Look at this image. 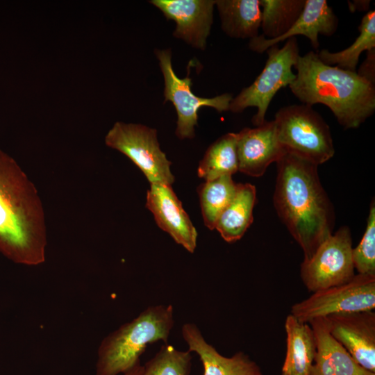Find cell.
<instances>
[{"label": "cell", "instance_id": "cell-6", "mask_svg": "<svg viewBox=\"0 0 375 375\" xmlns=\"http://www.w3.org/2000/svg\"><path fill=\"white\" fill-rule=\"evenodd\" d=\"M266 53L267 59L260 74L252 84L233 98L229 106V110L235 113L256 107L257 112L251 119L256 126L265 122L269 106L277 92L295 79L292 69L300 56L296 37L285 40L281 48L278 44L271 46Z\"/></svg>", "mask_w": 375, "mask_h": 375}, {"label": "cell", "instance_id": "cell-12", "mask_svg": "<svg viewBox=\"0 0 375 375\" xmlns=\"http://www.w3.org/2000/svg\"><path fill=\"white\" fill-rule=\"evenodd\" d=\"M176 23L174 36L194 48L205 49L213 17L215 1L152 0L149 1Z\"/></svg>", "mask_w": 375, "mask_h": 375}, {"label": "cell", "instance_id": "cell-14", "mask_svg": "<svg viewBox=\"0 0 375 375\" xmlns=\"http://www.w3.org/2000/svg\"><path fill=\"white\" fill-rule=\"evenodd\" d=\"M238 171L254 177L263 175L268 166L286 152L280 143L274 120L237 133Z\"/></svg>", "mask_w": 375, "mask_h": 375}, {"label": "cell", "instance_id": "cell-7", "mask_svg": "<svg viewBox=\"0 0 375 375\" xmlns=\"http://www.w3.org/2000/svg\"><path fill=\"white\" fill-rule=\"evenodd\" d=\"M375 275L357 274L349 282L312 292L291 307L290 314L299 322L330 315L374 310Z\"/></svg>", "mask_w": 375, "mask_h": 375}, {"label": "cell", "instance_id": "cell-23", "mask_svg": "<svg viewBox=\"0 0 375 375\" xmlns=\"http://www.w3.org/2000/svg\"><path fill=\"white\" fill-rule=\"evenodd\" d=\"M306 0H260L262 35L274 40L284 35L301 15Z\"/></svg>", "mask_w": 375, "mask_h": 375}, {"label": "cell", "instance_id": "cell-25", "mask_svg": "<svg viewBox=\"0 0 375 375\" xmlns=\"http://www.w3.org/2000/svg\"><path fill=\"white\" fill-rule=\"evenodd\" d=\"M191 352L180 351L168 343L143 365V375H190Z\"/></svg>", "mask_w": 375, "mask_h": 375}, {"label": "cell", "instance_id": "cell-9", "mask_svg": "<svg viewBox=\"0 0 375 375\" xmlns=\"http://www.w3.org/2000/svg\"><path fill=\"white\" fill-rule=\"evenodd\" d=\"M349 228L341 227L328 237L300 267L301 278L310 292L339 285L355 276Z\"/></svg>", "mask_w": 375, "mask_h": 375}, {"label": "cell", "instance_id": "cell-18", "mask_svg": "<svg viewBox=\"0 0 375 375\" xmlns=\"http://www.w3.org/2000/svg\"><path fill=\"white\" fill-rule=\"evenodd\" d=\"M286 353L283 375H310L316 353L314 331L308 323L299 322L291 314L285 322Z\"/></svg>", "mask_w": 375, "mask_h": 375}, {"label": "cell", "instance_id": "cell-22", "mask_svg": "<svg viewBox=\"0 0 375 375\" xmlns=\"http://www.w3.org/2000/svg\"><path fill=\"white\" fill-rule=\"evenodd\" d=\"M358 30L359 35L351 45L338 52L322 49L317 53L319 59L326 65L356 72L361 53L375 49L374 10H369L363 16Z\"/></svg>", "mask_w": 375, "mask_h": 375}, {"label": "cell", "instance_id": "cell-11", "mask_svg": "<svg viewBox=\"0 0 375 375\" xmlns=\"http://www.w3.org/2000/svg\"><path fill=\"white\" fill-rule=\"evenodd\" d=\"M331 335L365 369L375 373L374 310L326 317Z\"/></svg>", "mask_w": 375, "mask_h": 375}, {"label": "cell", "instance_id": "cell-4", "mask_svg": "<svg viewBox=\"0 0 375 375\" xmlns=\"http://www.w3.org/2000/svg\"><path fill=\"white\" fill-rule=\"evenodd\" d=\"M174 324L172 305H152L105 337L97 350L95 375L124 374L138 363L148 344L167 343Z\"/></svg>", "mask_w": 375, "mask_h": 375}, {"label": "cell", "instance_id": "cell-27", "mask_svg": "<svg viewBox=\"0 0 375 375\" xmlns=\"http://www.w3.org/2000/svg\"><path fill=\"white\" fill-rule=\"evenodd\" d=\"M356 72L359 76L375 85V49L367 51L366 58Z\"/></svg>", "mask_w": 375, "mask_h": 375}, {"label": "cell", "instance_id": "cell-10", "mask_svg": "<svg viewBox=\"0 0 375 375\" xmlns=\"http://www.w3.org/2000/svg\"><path fill=\"white\" fill-rule=\"evenodd\" d=\"M164 78L165 102L170 101L177 113L176 135L181 139L194 137V127L197 125L198 110L202 106L215 108L218 112L229 110L233 99L231 94L224 93L212 98L196 96L191 90L192 79L187 76L178 78L172 64V53L169 49L156 50Z\"/></svg>", "mask_w": 375, "mask_h": 375}, {"label": "cell", "instance_id": "cell-21", "mask_svg": "<svg viewBox=\"0 0 375 375\" xmlns=\"http://www.w3.org/2000/svg\"><path fill=\"white\" fill-rule=\"evenodd\" d=\"M237 138V133H228L213 142L199 162L198 176L208 181L238 172Z\"/></svg>", "mask_w": 375, "mask_h": 375}, {"label": "cell", "instance_id": "cell-2", "mask_svg": "<svg viewBox=\"0 0 375 375\" xmlns=\"http://www.w3.org/2000/svg\"><path fill=\"white\" fill-rule=\"evenodd\" d=\"M47 233L42 203L15 160L0 149V252L36 266L46 259Z\"/></svg>", "mask_w": 375, "mask_h": 375}, {"label": "cell", "instance_id": "cell-28", "mask_svg": "<svg viewBox=\"0 0 375 375\" xmlns=\"http://www.w3.org/2000/svg\"><path fill=\"white\" fill-rule=\"evenodd\" d=\"M370 1H348L349 10L352 12L355 10L365 11L369 7Z\"/></svg>", "mask_w": 375, "mask_h": 375}, {"label": "cell", "instance_id": "cell-15", "mask_svg": "<svg viewBox=\"0 0 375 375\" xmlns=\"http://www.w3.org/2000/svg\"><path fill=\"white\" fill-rule=\"evenodd\" d=\"M338 26V19L326 1L306 0L301 15L284 35L274 40L258 35L250 40L249 47L253 51L262 53L271 46L300 35L306 37L317 51L319 47V35L332 36Z\"/></svg>", "mask_w": 375, "mask_h": 375}, {"label": "cell", "instance_id": "cell-5", "mask_svg": "<svg viewBox=\"0 0 375 375\" xmlns=\"http://www.w3.org/2000/svg\"><path fill=\"white\" fill-rule=\"evenodd\" d=\"M274 122L278 139L286 151L317 166L334 156L330 128L312 106L301 103L283 107Z\"/></svg>", "mask_w": 375, "mask_h": 375}, {"label": "cell", "instance_id": "cell-8", "mask_svg": "<svg viewBox=\"0 0 375 375\" xmlns=\"http://www.w3.org/2000/svg\"><path fill=\"white\" fill-rule=\"evenodd\" d=\"M105 144L128 157L150 184L173 183L171 162L160 148L156 129L139 124L117 122L106 135Z\"/></svg>", "mask_w": 375, "mask_h": 375}, {"label": "cell", "instance_id": "cell-29", "mask_svg": "<svg viewBox=\"0 0 375 375\" xmlns=\"http://www.w3.org/2000/svg\"><path fill=\"white\" fill-rule=\"evenodd\" d=\"M143 371L144 367L141 363L139 362L123 375H143Z\"/></svg>", "mask_w": 375, "mask_h": 375}, {"label": "cell", "instance_id": "cell-30", "mask_svg": "<svg viewBox=\"0 0 375 375\" xmlns=\"http://www.w3.org/2000/svg\"><path fill=\"white\" fill-rule=\"evenodd\" d=\"M281 375H283V374H281Z\"/></svg>", "mask_w": 375, "mask_h": 375}, {"label": "cell", "instance_id": "cell-17", "mask_svg": "<svg viewBox=\"0 0 375 375\" xmlns=\"http://www.w3.org/2000/svg\"><path fill=\"white\" fill-rule=\"evenodd\" d=\"M316 341V353L310 375H375L358 364L329 333L326 317L310 323Z\"/></svg>", "mask_w": 375, "mask_h": 375}, {"label": "cell", "instance_id": "cell-13", "mask_svg": "<svg viewBox=\"0 0 375 375\" xmlns=\"http://www.w3.org/2000/svg\"><path fill=\"white\" fill-rule=\"evenodd\" d=\"M146 206L152 212L159 228L169 233L177 244L188 251L194 252L197 230L172 185L150 184Z\"/></svg>", "mask_w": 375, "mask_h": 375}, {"label": "cell", "instance_id": "cell-16", "mask_svg": "<svg viewBox=\"0 0 375 375\" xmlns=\"http://www.w3.org/2000/svg\"><path fill=\"white\" fill-rule=\"evenodd\" d=\"M181 334L188 345V350L199 357L203 368V375H263L259 365L242 351L231 357L220 354L205 340L196 324H184Z\"/></svg>", "mask_w": 375, "mask_h": 375}, {"label": "cell", "instance_id": "cell-26", "mask_svg": "<svg viewBox=\"0 0 375 375\" xmlns=\"http://www.w3.org/2000/svg\"><path fill=\"white\" fill-rule=\"evenodd\" d=\"M353 262L358 274L375 275V206L371 203L365 232L353 249Z\"/></svg>", "mask_w": 375, "mask_h": 375}, {"label": "cell", "instance_id": "cell-20", "mask_svg": "<svg viewBox=\"0 0 375 375\" xmlns=\"http://www.w3.org/2000/svg\"><path fill=\"white\" fill-rule=\"evenodd\" d=\"M222 31L229 37L250 40L257 37L261 25L260 0L215 1Z\"/></svg>", "mask_w": 375, "mask_h": 375}, {"label": "cell", "instance_id": "cell-1", "mask_svg": "<svg viewBox=\"0 0 375 375\" xmlns=\"http://www.w3.org/2000/svg\"><path fill=\"white\" fill-rule=\"evenodd\" d=\"M276 163L274 205L307 260L332 235L333 209L320 183L317 165L288 151Z\"/></svg>", "mask_w": 375, "mask_h": 375}, {"label": "cell", "instance_id": "cell-24", "mask_svg": "<svg viewBox=\"0 0 375 375\" xmlns=\"http://www.w3.org/2000/svg\"><path fill=\"white\" fill-rule=\"evenodd\" d=\"M237 188L232 176L225 175L206 181L198 188L205 226L215 229L217 220L232 200Z\"/></svg>", "mask_w": 375, "mask_h": 375}, {"label": "cell", "instance_id": "cell-19", "mask_svg": "<svg viewBox=\"0 0 375 375\" xmlns=\"http://www.w3.org/2000/svg\"><path fill=\"white\" fill-rule=\"evenodd\" d=\"M256 191L250 183H237L235 193L218 217L216 229L227 242L240 240L253 222Z\"/></svg>", "mask_w": 375, "mask_h": 375}, {"label": "cell", "instance_id": "cell-3", "mask_svg": "<svg viewBox=\"0 0 375 375\" xmlns=\"http://www.w3.org/2000/svg\"><path fill=\"white\" fill-rule=\"evenodd\" d=\"M289 85L302 104L327 106L346 129L359 127L375 111V85L356 72L323 62L317 53L299 56Z\"/></svg>", "mask_w": 375, "mask_h": 375}]
</instances>
